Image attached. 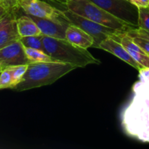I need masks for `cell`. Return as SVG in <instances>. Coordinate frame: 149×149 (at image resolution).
<instances>
[{"label":"cell","mask_w":149,"mask_h":149,"mask_svg":"<svg viewBox=\"0 0 149 149\" xmlns=\"http://www.w3.org/2000/svg\"><path fill=\"white\" fill-rule=\"evenodd\" d=\"M140 81L133 86L131 101L122 112L121 120L129 135L149 142V68L139 70Z\"/></svg>","instance_id":"6da1fadb"},{"label":"cell","mask_w":149,"mask_h":149,"mask_svg":"<svg viewBox=\"0 0 149 149\" xmlns=\"http://www.w3.org/2000/svg\"><path fill=\"white\" fill-rule=\"evenodd\" d=\"M75 68V65L63 62L29 63L21 81L13 90L22 92L49 85Z\"/></svg>","instance_id":"7a4b0ae2"},{"label":"cell","mask_w":149,"mask_h":149,"mask_svg":"<svg viewBox=\"0 0 149 149\" xmlns=\"http://www.w3.org/2000/svg\"><path fill=\"white\" fill-rule=\"evenodd\" d=\"M44 51L60 62L70 63L77 68H84L91 64H100V61L93 56L87 49L80 47L66 39H57L43 36Z\"/></svg>","instance_id":"3957f363"},{"label":"cell","mask_w":149,"mask_h":149,"mask_svg":"<svg viewBox=\"0 0 149 149\" xmlns=\"http://www.w3.org/2000/svg\"><path fill=\"white\" fill-rule=\"evenodd\" d=\"M66 9L99 24L115 30L127 32L137 28L115 17L90 0H69Z\"/></svg>","instance_id":"277c9868"},{"label":"cell","mask_w":149,"mask_h":149,"mask_svg":"<svg viewBox=\"0 0 149 149\" xmlns=\"http://www.w3.org/2000/svg\"><path fill=\"white\" fill-rule=\"evenodd\" d=\"M63 12H64L66 18L70 23L80 27V29H83V31H85L86 33H89L90 36L93 37V40H94V45H93V47L98 48L100 42L106 38H115L122 33H127V32L115 30V29L102 26L96 22L86 18L83 16L79 15L68 9L63 10Z\"/></svg>","instance_id":"5b68a950"},{"label":"cell","mask_w":149,"mask_h":149,"mask_svg":"<svg viewBox=\"0 0 149 149\" xmlns=\"http://www.w3.org/2000/svg\"><path fill=\"white\" fill-rule=\"evenodd\" d=\"M95 4L99 6L118 17L134 27H138V7L129 0H90Z\"/></svg>","instance_id":"8992f818"},{"label":"cell","mask_w":149,"mask_h":149,"mask_svg":"<svg viewBox=\"0 0 149 149\" xmlns=\"http://www.w3.org/2000/svg\"><path fill=\"white\" fill-rule=\"evenodd\" d=\"M19 7L29 15L70 24L64 12L41 0H18Z\"/></svg>","instance_id":"52a82bcc"},{"label":"cell","mask_w":149,"mask_h":149,"mask_svg":"<svg viewBox=\"0 0 149 149\" xmlns=\"http://www.w3.org/2000/svg\"><path fill=\"white\" fill-rule=\"evenodd\" d=\"M29 64L24 46L20 40L0 49V67L1 70L15 65Z\"/></svg>","instance_id":"ba28073f"},{"label":"cell","mask_w":149,"mask_h":149,"mask_svg":"<svg viewBox=\"0 0 149 149\" xmlns=\"http://www.w3.org/2000/svg\"><path fill=\"white\" fill-rule=\"evenodd\" d=\"M15 13L10 12L0 20V49L20 39Z\"/></svg>","instance_id":"9c48e42d"},{"label":"cell","mask_w":149,"mask_h":149,"mask_svg":"<svg viewBox=\"0 0 149 149\" xmlns=\"http://www.w3.org/2000/svg\"><path fill=\"white\" fill-rule=\"evenodd\" d=\"M98 48L112 54L138 71L142 68L141 65L133 59L132 57L126 50L121 44L112 39V37H108L102 41L98 46Z\"/></svg>","instance_id":"30bf717a"},{"label":"cell","mask_w":149,"mask_h":149,"mask_svg":"<svg viewBox=\"0 0 149 149\" xmlns=\"http://www.w3.org/2000/svg\"><path fill=\"white\" fill-rule=\"evenodd\" d=\"M40 30L42 34L57 39H66V30L69 24L61 23L50 19L29 15Z\"/></svg>","instance_id":"8fae6325"},{"label":"cell","mask_w":149,"mask_h":149,"mask_svg":"<svg viewBox=\"0 0 149 149\" xmlns=\"http://www.w3.org/2000/svg\"><path fill=\"white\" fill-rule=\"evenodd\" d=\"M65 38L73 45L84 49L93 47L94 45V40L91 36L80 27L72 23H70L67 26Z\"/></svg>","instance_id":"7c38bea8"},{"label":"cell","mask_w":149,"mask_h":149,"mask_svg":"<svg viewBox=\"0 0 149 149\" xmlns=\"http://www.w3.org/2000/svg\"><path fill=\"white\" fill-rule=\"evenodd\" d=\"M17 26L20 37L42 34L36 23L26 14L17 18Z\"/></svg>","instance_id":"4fadbf2b"},{"label":"cell","mask_w":149,"mask_h":149,"mask_svg":"<svg viewBox=\"0 0 149 149\" xmlns=\"http://www.w3.org/2000/svg\"><path fill=\"white\" fill-rule=\"evenodd\" d=\"M24 49L29 63L41 62H60L55 58L50 56L44 51L34 49V48L25 47Z\"/></svg>","instance_id":"5bb4252c"},{"label":"cell","mask_w":149,"mask_h":149,"mask_svg":"<svg viewBox=\"0 0 149 149\" xmlns=\"http://www.w3.org/2000/svg\"><path fill=\"white\" fill-rule=\"evenodd\" d=\"M43 36V34H41L37 35V36H23V37H20L19 40L25 47L34 48V49L44 51L43 43H42Z\"/></svg>","instance_id":"9a60e30c"},{"label":"cell","mask_w":149,"mask_h":149,"mask_svg":"<svg viewBox=\"0 0 149 149\" xmlns=\"http://www.w3.org/2000/svg\"><path fill=\"white\" fill-rule=\"evenodd\" d=\"M13 74L10 67L2 69L0 74V90L3 89H14Z\"/></svg>","instance_id":"2e32d148"},{"label":"cell","mask_w":149,"mask_h":149,"mask_svg":"<svg viewBox=\"0 0 149 149\" xmlns=\"http://www.w3.org/2000/svg\"><path fill=\"white\" fill-rule=\"evenodd\" d=\"M138 28L149 31V7H138Z\"/></svg>","instance_id":"e0dca14e"},{"label":"cell","mask_w":149,"mask_h":149,"mask_svg":"<svg viewBox=\"0 0 149 149\" xmlns=\"http://www.w3.org/2000/svg\"><path fill=\"white\" fill-rule=\"evenodd\" d=\"M10 68L12 71V74H13V81H14L15 87L21 81L22 78L27 70L28 64L15 65V66H11Z\"/></svg>","instance_id":"ac0fdd59"},{"label":"cell","mask_w":149,"mask_h":149,"mask_svg":"<svg viewBox=\"0 0 149 149\" xmlns=\"http://www.w3.org/2000/svg\"><path fill=\"white\" fill-rule=\"evenodd\" d=\"M127 34L130 37H139L149 41V31L140 29V28H134L127 32Z\"/></svg>","instance_id":"d6986e66"},{"label":"cell","mask_w":149,"mask_h":149,"mask_svg":"<svg viewBox=\"0 0 149 149\" xmlns=\"http://www.w3.org/2000/svg\"><path fill=\"white\" fill-rule=\"evenodd\" d=\"M0 2L10 11L15 12L16 10L20 8L18 0H0Z\"/></svg>","instance_id":"ffe728a7"},{"label":"cell","mask_w":149,"mask_h":149,"mask_svg":"<svg viewBox=\"0 0 149 149\" xmlns=\"http://www.w3.org/2000/svg\"><path fill=\"white\" fill-rule=\"evenodd\" d=\"M132 39L146 53L149 54V41L139 37H134L132 38Z\"/></svg>","instance_id":"44dd1931"},{"label":"cell","mask_w":149,"mask_h":149,"mask_svg":"<svg viewBox=\"0 0 149 149\" xmlns=\"http://www.w3.org/2000/svg\"><path fill=\"white\" fill-rule=\"evenodd\" d=\"M131 1L137 7H149V0H131Z\"/></svg>","instance_id":"7402d4cb"},{"label":"cell","mask_w":149,"mask_h":149,"mask_svg":"<svg viewBox=\"0 0 149 149\" xmlns=\"http://www.w3.org/2000/svg\"><path fill=\"white\" fill-rule=\"evenodd\" d=\"M9 10H7L4 6H3L2 4H0V20L3 18V17H5L7 15V14L8 13H10Z\"/></svg>","instance_id":"603a6c76"},{"label":"cell","mask_w":149,"mask_h":149,"mask_svg":"<svg viewBox=\"0 0 149 149\" xmlns=\"http://www.w3.org/2000/svg\"><path fill=\"white\" fill-rule=\"evenodd\" d=\"M49 1H52V2H54V3H56V4H61V5L64 6V7L66 8V5H67L69 0H49Z\"/></svg>","instance_id":"cb8c5ba5"},{"label":"cell","mask_w":149,"mask_h":149,"mask_svg":"<svg viewBox=\"0 0 149 149\" xmlns=\"http://www.w3.org/2000/svg\"><path fill=\"white\" fill-rule=\"evenodd\" d=\"M1 67H0V72H1Z\"/></svg>","instance_id":"d4e9b609"},{"label":"cell","mask_w":149,"mask_h":149,"mask_svg":"<svg viewBox=\"0 0 149 149\" xmlns=\"http://www.w3.org/2000/svg\"><path fill=\"white\" fill-rule=\"evenodd\" d=\"M129 1H131V0H129Z\"/></svg>","instance_id":"484cf974"},{"label":"cell","mask_w":149,"mask_h":149,"mask_svg":"<svg viewBox=\"0 0 149 149\" xmlns=\"http://www.w3.org/2000/svg\"><path fill=\"white\" fill-rule=\"evenodd\" d=\"M0 4H1V2H0Z\"/></svg>","instance_id":"4316f807"},{"label":"cell","mask_w":149,"mask_h":149,"mask_svg":"<svg viewBox=\"0 0 149 149\" xmlns=\"http://www.w3.org/2000/svg\"><path fill=\"white\" fill-rule=\"evenodd\" d=\"M148 56H149V54H148Z\"/></svg>","instance_id":"83f0119b"},{"label":"cell","mask_w":149,"mask_h":149,"mask_svg":"<svg viewBox=\"0 0 149 149\" xmlns=\"http://www.w3.org/2000/svg\"><path fill=\"white\" fill-rule=\"evenodd\" d=\"M0 74H1V72H0Z\"/></svg>","instance_id":"f1b7e54d"}]
</instances>
